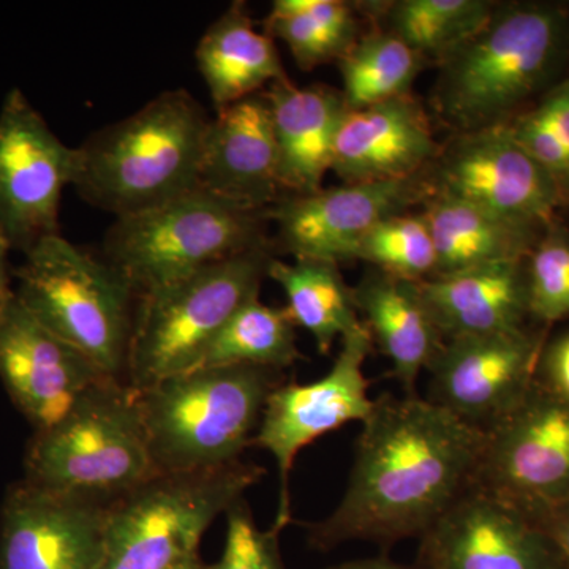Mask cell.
<instances>
[{
  "mask_svg": "<svg viewBox=\"0 0 569 569\" xmlns=\"http://www.w3.org/2000/svg\"><path fill=\"white\" fill-rule=\"evenodd\" d=\"M485 437L429 399L378 397L356 441L346 493L328 518L307 526L310 545L421 538L471 488Z\"/></svg>",
  "mask_w": 569,
  "mask_h": 569,
  "instance_id": "cell-1",
  "label": "cell"
},
{
  "mask_svg": "<svg viewBox=\"0 0 569 569\" xmlns=\"http://www.w3.org/2000/svg\"><path fill=\"white\" fill-rule=\"evenodd\" d=\"M568 54L567 9L496 3L488 22L438 66L433 108L455 133L505 126L552 88Z\"/></svg>",
  "mask_w": 569,
  "mask_h": 569,
  "instance_id": "cell-2",
  "label": "cell"
},
{
  "mask_svg": "<svg viewBox=\"0 0 569 569\" xmlns=\"http://www.w3.org/2000/svg\"><path fill=\"white\" fill-rule=\"evenodd\" d=\"M209 122L192 93H160L78 146L71 187L116 219L192 192L200 179Z\"/></svg>",
  "mask_w": 569,
  "mask_h": 569,
  "instance_id": "cell-3",
  "label": "cell"
},
{
  "mask_svg": "<svg viewBox=\"0 0 569 569\" xmlns=\"http://www.w3.org/2000/svg\"><path fill=\"white\" fill-rule=\"evenodd\" d=\"M280 383L283 370L234 366L190 370L134 391L157 473L239 462Z\"/></svg>",
  "mask_w": 569,
  "mask_h": 569,
  "instance_id": "cell-4",
  "label": "cell"
},
{
  "mask_svg": "<svg viewBox=\"0 0 569 569\" xmlns=\"http://www.w3.org/2000/svg\"><path fill=\"white\" fill-rule=\"evenodd\" d=\"M13 279L39 323L123 383L137 293L118 269L56 234L24 254Z\"/></svg>",
  "mask_w": 569,
  "mask_h": 569,
  "instance_id": "cell-5",
  "label": "cell"
},
{
  "mask_svg": "<svg viewBox=\"0 0 569 569\" xmlns=\"http://www.w3.org/2000/svg\"><path fill=\"white\" fill-rule=\"evenodd\" d=\"M156 475L137 395L111 381L61 422L36 432L22 479L59 496L112 505Z\"/></svg>",
  "mask_w": 569,
  "mask_h": 569,
  "instance_id": "cell-6",
  "label": "cell"
},
{
  "mask_svg": "<svg viewBox=\"0 0 569 569\" xmlns=\"http://www.w3.org/2000/svg\"><path fill=\"white\" fill-rule=\"evenodd\" d=\"M272 258L261 247L138 296L123 385L141 391L190 372L227 321L260 296Z\"/></svg>",
  "mask_w": 569,
  "mask_h": 569,
  "instance_id": "cell-7",
  "label": "cell"
},
{
  "mask_svg": "<svg viewBox=\"0 0 569 569\" xmlns=\"http://www.w3.org/2000/svg\"><path fill=\"white\" fill-rule=\"evenodd\" d=\"M268 211L197 187L151 211L116 219L104 236L103 258L129 280L138 298L236 254L269 247Z\"/></svg>",
  "mask_w": 569,
  "mask_h": 569,
  "instance_id": "cell-8",
  "label": "cell"
},
{
  "mask_svg": "<svg viewBox=\"0 0 569 569\" xmlns=\"http://www.w3.org/2000/svg\"><path fill=\"white\" fill-rule=\"evenodd\" d=\"M253 463L156 475L111 505L100 569H170L198 552L217 516L264 477Z\"/></svg>",
  "mask_w": 569,
  "mask_h": 569,
  "instance_id": "cell-9",
  "label": "cell"
},
{
  "mask_svg": "<svg viewBox=\"0 0 569 569\" xmlns=\"http://www.w3.org/2000/svg\"><path fill=\"white\" fill-rule=\"evenodd\" d=\"M471 486L538 523L569 503V403L535 380L486 430Z\"/></svg>",
  "mask_w": 569,
  "mask_h": 569,
  "instance_id": "cell-10",
  "label": "cell"
},
{
  "mask_svg": "<svg viewBox=\"0 0 569 569\" xmlns=\"http://www.w3.org/2000/svg\"><path fill=\"white\" fill-rule=\"evenodd\" d=\"M373 340L366 325L340 340L335 365L312 383H280L266 400L252 447L266 449L279 470V503L271 527L282 531L291 523L290 477L301 449L350 425L365 422L376 400L369 397L365 376Z\"/></svg>",
  "mask_w": 569,
  "mask_h": 569,
  "instance_id": "cell-11",
  "label": "cell"
},
{
  "mask_svg": "<svg viewBox=\"0 0 569 569\" xmlns=\"http://www.w3.org/2000/svg\"><path fill=\"white\" fill-rule=\"evenodd\" d=\"M77 171V148L59 140L21 89L0 107V234L31 252L59 231L62 193Z\"/></svg>",
  "mask_w": 569,
  "mask_h": 569,
  "instance_id": "cell-12",
  "label": "cell"
},
{
  "mask_svg": "<svg viewBox=\"0 0 569 569\" xmlns=\"http://www.w3.org/2000/svg\"><path fill=\"white\" fill-rule=\"evenodd\" d=\"M427 176L432 193L458 198L529 227H548L565 206L556 182L507 123L452 134Z\"/></svg>",
  "mask_w": 569,
  "mask_h": 569,
  "instance_id": "cell-13",
  "label": "cell"
},
{
  "mask_svg": "<svg viewBox=\"0 0 569 569\" xmlns=\"http://www.w3.org/2000/svg\"><path fill=\"white\" fill-rule=\"evenodd\" d=\"M545 347V332L529 326L445 340L427 370L432 377L429 400L486 432L533 387Z\"/></svg>",
  "mask_w": 569,
  "mask_h": 569,
  "instance_id": "cell-14",
  "label": "cell"
},
{
  "mask_svg": "<svg viewBox=\"0 0 569 569\" xmlns=\"http://www.w3.org/2000/svg\"><path fill=\"white\" fill-rule=\"evenodd\" d=\"M427 171L400 181L342 183L283 198L269 209L268 219L296 260L351 261L356 247L378 223L426 203L432 194Z\"/></svg>",
  "mask_w": 569,
  "mask_h": 569,
  "instance_id": "cell-15",
  "label": "cell"
},
{
  "mask_svg": "<svg viewBox=\"0 0 569 569\" xmlns=\"http://www.w3.org/2000/svg\"><path fill=\"white\" fill-rule=\"evenodd\" d=\"M0 380L36 432L58 425L86 397L118 381L39 323L17 296L0 310Z\"/></svg>",
  "mask_w": 569,
  "mask_h": 569,
  "instance_id": "cell-16",
  "label": "cell"
},
{
  "mask_svg": "<svg viewBox=\"0 0 569 569\" xmlns=\"http://www.w3.org/2000/svg\"><path fill=\"white\" fill-rule=\"evenodd\" d=\"M419 539L418 569H568L538 522L473 486Z\"/></svg>",
  "mask_w": 569,
  "mask_h": 569,
  "instance_id": "cell-17",
  "label": "cell"
},
{
  "mask_svg": "<svg viewBox=\"0 0 569 569\" xmlns=\"http://www.w3.org/2000/svg\"><path fill=\"white\" fill-rule=\"evenodd\" d=\"M110 508L21 479L0 509V569H100Z\"/></svg>",
  "mask_w": 569,
  "mask_h": 569,
  "instance_id": "cell-18",
  "label": "cell"
},
{
  "mask_svg": "<svg viewBox=\"0 0 569 569\" xmlns=\"http://www.w3.org/2000/svg\"><path fill=\"white\" fill-rule=\"evenodd\" d=\"M441 146L413 96L347 110L337 130L331 171L343 183L417 178Z\"/></svg>",
  "mask_w": 569,
  "mask_h": 569,
  "instance_id": "cell-19",
  "label": "cell"
},
{
  "mask_svg": "<svg viewBox=\"0 0 569 569\" xmlns=\"http://www.w3.org/2000/svg\"><path fill=\"white\" fill-rule=\"evenodd\" d=\"M198 187L260 211L279 201V153L264 91L228 104L211 119Z\"/></svg>",
  "mask_w": 569,
  "mask_h": 569,
  "instance_id": "cell-20",
  "label": "cell"
},
{
  "mask_svg": "<svg viewBox=\"0 0 569 569\" xmlns=\"http://www.w3.org/2000/svg\"><path fill=\"white\" fill-rule=\"evenodd\" d=\"M418 288L445 340L519 331L530 318L526 261L432 277Z\"/></svg>",
  "mask_w": 569,
  "mask_h": 569,
  "instance_id": "cell-21",
  "label": "cell"
},
{
  "mask_svg": "<svg viewBox=\"0 0 569 569\" xmlns=\"http://www.w3.org/2000/svg\"><path fill=\"white\" fill-rule=\"evenodd\" d=\"M264 93L274 123L280 187L291 197L318 192L331 171L337 130L347 111L342 92L323 84L298 88L287 78Z\"/></svg>",
  "mask_w": 569,
  "mask_h": 569,
  "instance_id": "cell-22",
  "label": "cell"
},
{
  "mask_svg": "<svg viewBox=\"0 0 569 569\" xmlns=\"http://www.w3.org/2000/svg\"><path fill=\"white\" fill-rule=\"evenodd\" d=\"M353 295L373 346L391 362L392 376L406 396L417 395L419 376L430 369L445 346L418 282L370 268Z\"/></svg>",
  "mask_w": 569,
  "mask_h": 569,
  "instance_id": "cell-23",
  "label": "cell"
},
{
  "mask_svg": "<svg viewBox=\"0 0 569 569\" xmlns=\"http://www.w3.org/2000/svg\"><path fill=\"white\" fill-rule=\"evenodd\" d=\"M422 208L436 242L433 277L526 261L545 231V228L512 222L447 194H430Z\"/></svg>",
  "mask_w": 569,
  "mask_h": 569,
  "instance_id": "cell-24",
  "label": "cell"
},
{
  "mask_svg": "<svg viewBox=\"0 0 569 569\" xmlns=\"http://www.w3.org/2000/svg\"><path fill=\"white\" fill-rule=\"evenodd\" d=\"M197 62L216 111L287 80L276 40L254 28L244 2L212 22L197 48Z\"/></svg>",
  "mask_w": 569,
  "mask_h": 569,
  "instance_id": "cell-25",
  "label": "cell"
},
{
  "mask_svg": "<svg viewBox=\"0 0 569 569\" xmlns=\"http://www.w3.org/2000/svg\"><path fill=\"white\" fill-rule=\"evenodd\" d=\"M268 277L282 287L288 316L316 340L318 351L328 355L337 340L361 329L353 288L340 274L339 264L320 260L272 258Z\"/></svg>",
  "mask_w": 569,
  "mask_h": 569,
  "instance_id": "cell-26",
  "label": "cell"
},
{
  "mask_svg": "<svg viewBox=\"0 0 569 569\" xmlns=\"http://www.w3.org/2000/svg\"><path fill=\"white\" fill-rule=\"evenodd\" d=\"M497 2L490 0H396L367 3L383 29L440 66L488 22Z\"/></svg>",
  "mask_w": 569,
  "mask_h": 569,
  "instance_id": "cell-27",
  "label": "cell"
},
{
  "mask_svg": "<svg viewBox=\"0 0 569 569\" xmlns=\"http://www.w3.org/2000/svg\"><path fill=\"white\" fill-rule=\"evenodd\" d=\"M355 7L340 0H276L264 32L282 40L299 69L339 62L362 36Z\"/></svg>",
  "mask_w": 569,
  "mask_h": 569,
  "instance_id": "cell-28",
  "label": "cell"
},
{
  "mask_svg": "<svg viewBox=\"0 0 569 569\" xmlns=\"http://www.w3.org/2000/svg\"><path fill=\"white\" fill-rule=\"evenodd\" d=\"M301 358L287 309L266 306L258 296L227 321L192 370L234 366L283 370Z\"/></svg>",
  "mask_w": 569,
  "mask_h": 569,
  "instance_id": "cell-29",
  "label": "cell"
},
{
  "mask_svg": "<svg viewBox=\"0 0 569 569\" xmlns=\"http://www.w3.org/2000/svg\"><path fill=\"white\" fill-rule=\"evenodd\" d=\"M337 63L347 110L411 96V86L426 66L417 51L380 28L362 33Z\"/></svg>",
  "mask_w": 569,
  "mask_h": 569,
  "instance_id": "cell-30",
  "label": "cell"
},
{
  "mask_svg": "<svg viewBox=\"0 0 569 569\" xmlns=\"http://www.w3.org/2000/svg\"><path fill=\"white\" fill-rule=\"evenodd\" d=\"M351 260L410 282L432 279L437 250L425 213H399L378 223L356 247Z\"/></svg>",
  "mask_w": 569,
  "mask_h": 569,
  "instance_id": "cell-31",
  "label": "cell"
},
{
  "mask_svg": "<svg viewBox=\"0 0 569 569\" xmlns=\"http://www.w3.org/2000/svg\"><path fill=\"white\" fill-rule=\"evenodd\" d=\"M530 318L552 325L569 317V231L559 219L539 236L526 260Z\"/></svg>",
  "mask_w": 569,
  "mask_h": 569,
  "instance_id": "cell-32",
  "label": "cell"
},
{
  "mask_svg": "<svg viewBox=\"0 0 569 569\" xmlns=\"http://www.w3.org/2000/svg\"><path fill=\"white\" fill-rule=\"evenodd\" d=\"M227 537L222 556L209 569H287L280 553V533L271 527L261 530L246 498H239L224 512Z\"/></svg>",
  "mask_w": 569,
  "mask_h": 569,
  "instance_id": "cell-33",
  "label": "cell"
},
{
  "mask_svg": "<svg viewBox=\"0 0 569 569\" xmlns=\"http://www.w3.org/2000/svg\"><path fill=\"white\" fill-rule=\"evenodd\" d=\"M537 381L569 403V332L552 340L542 350Z\"/></svg>",
  "mask_w": 569,
  "mask_h": 569,
  "instance_id": "cell-34",
  "label": "cell"
},
{
  "mask_svg": "<svg viewBox=\"0 0 569 569\" xmlns=\"http://www.w3.org/2000/svg\"><path fill=\"white\" fill-rule=\"evenodd\" d=\"M537 110L545 116L550 129L559 138L560 144L569 156V77L546 92Z\"/></svg>",
  "mask_w": 569,
  "mask_h": 569,
  "instance_id": "cell-35",
  "label": "cell"
},
{
  "mask_svg": "<svg viewBox=\"0 0 569 569\" xmlns=\"http://www.w3.org/2000/svg\"><path fill=\"white\" fill-rule=\"evenodd\" d=\"M542 530L552 539L557 550L569 569V503L565 505L539 522Z\"/></svg>",
  "mask_w": 569,
  "mask_h": 569,
  "instance_id": "cell-36",
  "label": "cell"
},
{
  "mask_svg": "<svg viewBox=\"0 0 569 569\" xmlns=\"http://www.w3.org/2000/svg\"><path fill=\"white\" fill-rule=\"evenodd\" d=\"M9 252L10 247L0 234V310L14 298V287L11 284L13 272L10 271Z\"/></svg>",
  "mask_w": 569,
  "mask_h": 569,
  "instance_id": "cell-37",
  "label": "cell"
},
{
  "mask_svg": "<svg viewBox=\"0 0 569 569\" xmlns=\"http://www.w3.org/2000/svg\"><path fill=\"white\" fill-rule=\"evenodd\" d=\"M329 569H418L417 567H406V565L396 563L387 557H376V559H362L347 561V563L337 565Z\"/></svg>",
  "mask_w": 569,
  "mask_h": 569,
  "instance_id": "cell-38",
  "label": "cell"
},
{
  "mask_svg": "<svg viewBox=\"0 0 569 569\" xmlns=\"http://www.w3.org/2000/svg\"><path fill=\"white\" fill-rule=\"evenodd\" d=\"M170 569H209V565L204 563L201 559L200 552H194L192 556L186 557L181 561L171 567Z\"/></svg>",
  "mask_w": 569,
  "mask_h": 569,
  "instance_id": "cell-39",
  "label": "cell"
}]
</instances>
